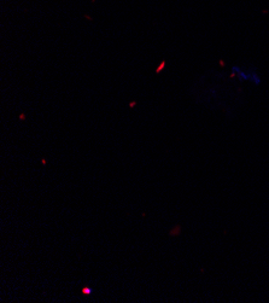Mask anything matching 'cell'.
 Returning a JSON list of instances; mask_svg holds the SVG:
<instances>
[{
  "instance_id": "obj_1",
  "label": "cell",
  "mask_w": 269,
  "mask_h": 303,
  "mask_svg": "<svg viewBox=\"0 0 269 303\" xmlns=\"http://www.w3.org/2000/svg\"><path fill=\"white\" fill-rule=\"evenodd\" d=\"M232 73L240 81H250V82H252L255 85L261 84V79H260V76L257 75V73L255 70L250 71V70L244 69L241 67H232Z\"/></svg>"
}]
</instances>
